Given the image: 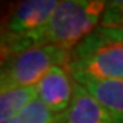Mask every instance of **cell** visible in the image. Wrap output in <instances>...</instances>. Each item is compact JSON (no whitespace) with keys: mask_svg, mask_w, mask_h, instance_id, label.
Listing matches in <instances>:
<instances>
[{"mask_svg":"<svg viewBox=\"0 0 123 123\" xmlns=\"http://www.w3.org/2000/svg\"><path fill=\"white\" fill-rule=\"evenodd\" d=\"M105 4L101 0H62L48 23L26 37L33 47L56 45L71 52L101 22Z\"/></svg>","mask_w":123,"mask_h":123,"instance_id":"cell-2","label":"cell"},{"mask_svg":"<svg viewBox=\"0 0 123 123\" xmlns=\"http://www.w3.org/2000/svg\"><path fill=\"white\" fill-rule=\"evenodd\" d=\"M57 123H111L108 115L84 85L74 81L68 108L59 115Z\"/></svg>","mask_w":123,"mask_h":123,"instance_id":"cell-6","label":"cell"},{"mask_svg":"<svg viewBox=\"0 0 123 123\" xmlns=\"http://www.w3.org/2000/svg\"><path fill=\"white\" fill-rule=\"evenodd\" d=\"M6 123H21V119H19V115H18L17 118H12V119H10L8 122H6Z\"/></svg>","mask_w":123,"mask_h":123,"instance_id":"cell-12","label":"cell"},{"mask_svg":"<svg viewBox=\"0 0 123 123\" xmlns=\"http://www.w3.org/2000/svg\"><path fill=\"white\" fill-rule=\"evenodd\" d=\"M33 98H36V86L0 93V123L17 118Z\"/></svg>","mask_w":123,"mask_h":123,"instance_id":"cell-8","label":"cell"},{"mask_svg":"<svg viewBox=\"0 0 123 123\" xmlns=\"http://www.w3.org/2000/svg\"><path fill=\"white\" fill-rule=\"evenodd\" d=\"M59 1L56 0H26L10 10L1 21V26L12 34L27 36L38 31L48 23Z\"/></svg>","mask_w":123,"mask_h":123,"instance_id":"cell-4","label":"cell"},{"mask_svg":"<svg viewBox=\"0 0 123 123\" xmlns=\"http://www.w3.org/2000/svg\"><path fill=\"white\" fill-rule=\"evenodd\" d=\"M59 115L53 114L48 107L36 97L19 114L21 123H57Z\"/></svg>","mask_w":123,"mask_h":123,"instance_id":"cell-10","label":"cell"},{"mask_svg":"<svg viewBox=\"0 0 123 123\" xmlns=\"http://www.w3.org/2000/svg\"><path fill=\"white\" fill-rule=\"evenodd\" d=\"M100 26L123 31V0L107 1Z\"/></svg>","mask_w":123,"mask_h":123,"instance_id":"cell-11","label":"cell"},{"mask_svg":"<svg viewBox=\"0 0 123 123\" xmlns=\"http://www.w3.org/2000/svg\"><path fill=\"white\" fill-rule=\"evenodd\" d=\"M0 11H1V3H0ZM0 22H1V21H0Z\"/></svg>","mask_w":123,"mask_h":123,"instance_id":"cell-13","label":"cell"},{"mask_svg":"<svg viewBox=\"0 0 123 123\" xmlns=\"http://www.w3.org/2000/svg\"><path fill=\"white\" fill-rule=\"evenodd\" d=\"M67 68L78 84L123 79V31L96 27L71 49Z\"/></svg>","mask_w":123,"mask_h":123,"instance_id":"cell-1","label":"cell"},{"mask_svg":"<svg viewBox=\"0 0 123 123\" xmlns=\"http://www.w3.org/2000/svg\"><path fill=\"white\" fill-rule=\"evenodd\" d=\"M30 40L26 36L12 34L1 26L0 22V68L10 60L15 53L31 48Z\"/></svg>","mask_w":123,"mask_h":123,"instance_id":"cell-9","label":"cell"},{"mask_svg":"<svg viewBox=\"0 0 123 123\" xmlns=\"http://www.w3.org/2000/svg\"><path fill=\"white\" fill-rule=\"evenodd\" d=\"M81 85L97 100L111 123H123V79L85 81Z\"/></svg>","mask_w":123,"mask_h":123,"instance_id":"cell-7","label":"cell"},{"mask_svg":"<svg viewBox=\"0 0 123 123\" xmlns=\"http://www.w3.org/2000/svg\"><path fill=\"white\" fill-rule=\"evenodd\" d=\"M73 93L74 79L66 66L51 67L36 85V97L56 115L68 108Z\"/></svg>","mask_w":123,"mask_h":123,"instance_id":"cell-5","label":"cell"},{"mask_svg":"<svg viewBox=\"0 0 123 123\" xmlns=\"http://www.w3.org/2000/svg\"><path fill=\"white\" fill-rule=\"evenodd\" d=\"M70 52L56 45L31 47L15 53L0 68V93L36 86L53 66L68 64Z\"/></svg>","mask_w":123,"mask_h":123,"instance_id":"cell-3","label":"cell"}]
</instances>
